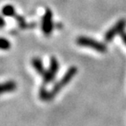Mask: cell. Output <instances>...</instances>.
<instances>
[{
    "mask_svg": "<svg viewBox=\"0 0 126 126\" xmlns=\"http://www.w3.org/2000/svg\"><path fill=\"white\" fill-rule=\"evenodd\" d=\"M76 44L79 46L94 49L99 52H105L107 51V46L102 42L97 41L94 39L87 36H79L76 39Z\"/></svg>",
    "mask_w": 126,
    "mask_h": 126,
    "instance_id": "7a4b0ae2",
    "label": "cell"
},
{
    "mask_svg": "<svg viewBox=\"0 0 126 126\" xmlns=\"http://www.w3.org/2000/svg\"><path fill=\"white\" fill-rule=\"evenodd\" d=\"M2 14L4 16H8V17H13L16 15L15 7L11 4H7L2 7Z\"/></svg>",
    "mask_w": 126,
    "mask_h": 126,
    "instance_id": "9c48e42d",
    "label": "cell"
},
{
    "mask_svg": "<svg viewBox=\"0 0 126 126\" xmlns=\"http://www.w3.org/2000/svg\"><path fill=\"white\" fill-rule=\"evenodd\" d=\"M11 48V43L8 39L0 37V50L7 51Z\"/></svg>",
    "mask_w": 126,
    "mask_h": 126,
    "instance_id": "30bf717a",
    "label": "cell"
},
{
    "mask_svg": "<svg viewBox=\"0 0 126 126\" xmlns=\"http://www.w3.org/2000/svg\"><path fill=\"white\" fill-rule=\"evenodd\" d=\"M31 64H32V66L33 68L35 70L38 74L39 75H44L46 70L44 68V63H43L42 60L39 58V57H34L31 61Z\"/></svg>",
    "mask_w": 126,
    "mask_h": 126,
    "instance_id": "52a82bcc",
    "label": "cell"
},
{
    "mask_svg": "<svg viewBox=\"0 0 126 126\" xmlns=\"http://www.w3.org/2000/svg\"><path fill=\"white\" fill-rule=\"evenodd\" d=\"M41 29L45 36H49L53 31L54 23L52 20V12L49 8L45 10L44 15L42 18Z\"/></svg>",
    "mask_w": 126,
    "mask_h": 126,
    "instance_id": "277c9868",
    "label": "cell"
},
{
    "mask_svg": "<svg viewBox=\"0 0 126 126\" xmlns=\"http://www.w3.org/2000/svg\"><path fill=\"white\" fill-rule=\"evenodd\" d=\"M5 25H6V22H5L4 18L2 16H0V29L3 28L5 26Z\"/></svg>",
    "mask_w": 126,
    "mask_h": 126,
    "instance_id": "7c38bea8",
    "label": "cell"
},
{
    "mask_svg": "<svg viewBox=\"0 0 126 126\" xmlns=\"http://www.w3.org/2000/svg\"><path fill=\"white\" fill-rule=\"evenodd\" d=\"M14 17L16 18V21L17 22V24H18V26H20V28H21V29L27 28L28 25H27V23L26 22V20H25L23 16H20V15H16Z\"/></svg>",
    "mask_w": 126,
    "mask_h": 126,
    "instance_id": "8fae6325",
    "label": "cell"
},
{
    "mask_svg": "<svg viewBox=\"0 0 126 126\" xmlns=\"http://www.w3.org/2000/svg\"><path fill=\"white\" fill-rule=\"evenodd\" d=\"M120 36H121V39H122V41L124 42V44L126 45V33L122 32L121 34H120Z\"/></svg>",
    "mask_w": 126,
    "mask_h": 126,
    "instance_id": "4fadbf2b",
    "label": "cell"
},
{
    "mask_svg": "<svg viewBox=\"0 0 126 126\" xmlns=\"http://www.w3.org/2000/svg\"><path fill=\"white\" fill-rule=\"evenodd\" d=\"M126 27V20L121 19L118 21L111 28L109 29L105 34L104 39L106 42L110 43L112 41V39L118 34H120L124 31L125 28Z\"/></svg>",
    "mask_w": 126,
    "mask_h": 126,
    "instance_id": "5b68a950",
    "label": "cell"
},
{
    "mask_svg": "<svg viewBox=\"0 0 126 126\" xmlns=\"http://www.w3.org/2000/svg\"><path fill=\"white\" fill-rule=\"evenodd\" d=\"M16 83L13 80H7V81L0 83V95L13 92L16 89Z\"/></svg>",
    "mask_w": 126,
    "mask_h": 126,
    "instance_id": "8992f818",
    "label": "cell"
},
{
    "mask_svg": "<svg viewBox=\"0 0 126 126\" xmlns=\"http://www.w3.org/2000/svg\"><path fill=\"white\" fill-rule=\"evenodd\" d=\"M59 70V62L55 57H51L48 69L46 70L43 75V85H47L52 83L56 78Z\"/></svg>",
    "mask_w": 126,
    "mask_h": 126,
    "instance_id": "3957f363",
    "label": "cell"
},
{
    "mask_svg": "<svg viewBox=\"0 0 126 126\" xmlns=\"http://www.w3.org/2000/svg\"><path fill=\"white\" fill-rule=\"evenodd\" d=\"M39 97L40 98V100L44 101V102H49V101L53 99L51 95V93L48 90H47V89L45 88V85H43L39 89Z\"/></svg>",
    "mask_w": 126,
    "mask_h": 126,
    "instance_id": "ba28073f",
    "label": "cell"
},
{
    "mask_svg": "<svg viewBox=\"0 0 126 126\" xmlns=\"http://www.w3.org/2000/svg\"><path fill=\"white\" fill-rule=\"evenodd\" d=\"M77 72H78V69L75 65H71V66L65 71L64 75L62 77V79L58 80V81L53 85L52 89L50 90V93H51L52 98H54L56 97V96L73 79V78L76 75Z\"/></svg>",
    "mask_w": 126,
    "mask_h": 126,
    "instance_id": "6da1fadb",
    "label": "cell"
}]
</instances>
